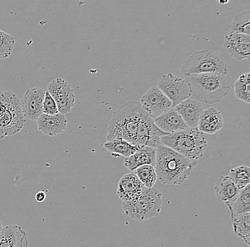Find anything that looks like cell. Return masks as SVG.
Instances as JSON below:
<instances>
[{"instance_id": "23", "label": "cell", "mask_w": 250, "mask_h": 247, "mask_svg": "<svg viewBox=\"0 0 250 247\" xmlns=\"http://www.w3.org/2000/svg\"><path fill=\"white\" fill-rule=\"evenodd\" d=\"M232 231L242 239L248 246L250 245V213L242 214L232 220Z\"/></svg>"}, {"instance_id": "16", "label": "cell", "mask_w": 250, "mask_h": 247, "mask_svg": "<svg viewBox=\"0 0 250 247\" xmlns=\"http://www.w3.org/2000/svg\"><path fill=\"white\" fill-rule=\"evenodd\" d=\"M27 237L21 226L8 225L0 232V247H29Z\"/></svg>"}, {"instance_id": "30", "label": "cell", "mask_w": 250, "mask_h": 247, "mask_svg": "<svg viewBox=\"0 0 250 247\" xmlns=\"http://www.w3.org/2000/svg\"><path fill=\"white\" fill-rule=\"evenodd\" d=\"M42 112L46 115H56V114L59 113L57 105L55 102L54 98L48 93V90L45 91Z\"/></svg>"}, {"instance_id": "2", "label": "cell", "mask_w": 250, "mask_h": 247, "mask_svg": "<svg viewBox=\"0 0 250 247\" xmlns=\"http://www.w3.org/2000/svg\"><path fill=\"white\" fill-rule=\"evenodd\" d=\"M156 152L154 169L157 179L164 184L180 185L184 183L193 169L192 161L165 145L158 146Z\"/></svg>"}, {"instance_id": "27", "label": "cell", "mask_w": 250, "mask_h": 247, "mask_svg": "<svg viewBox=\"0 0 250 247\" xmlns=\"http://www.w3.org/2000/svg\"><path fill=\"white\" fill-rule=\"evenodd\" d=\"M239 190L250 184V168L246 165H240L236 168L231 169L228 176Z\"/></svg>"}, {"instance_id": "18", "label": "cell", "mask_w": 250, "mask_h": 247, "mask_svg": "<svg viewBox=\"0 0 250 247\" xmlns=\"http://www.w3.org/2000/svg\"><path fill=\"white\" fill-rule=\"evenodd\" d=\"M223 127V118L221 112L215 108L205 109L198 121L197 129L203 134H215Z\"/></svg>"}, {"instance_id": "1", "label": "cell", "mask_w": 250, "mask_h": 247, "mask_svg": "<svg viewBox=\"0 0 250 247\" xmlns=\"http://www.w3.org/2000/svg\"><path fill=\"white\" fill-rule=\"evenodd\" d=\"M185 80L190 88V96L205 104L220 102L229 93L231 88L229 73L188 75Z\"/></svg>"}, {"instance_id": "7", "label": "cell", "mask_w": 250, "mask_h": 247, "mask_svg": "<svg viewBox=\"0 0 250 247\" xmlns=\"http://www.w3.org/2000/svg\"><path fill=\"white\" fill-rule=\"evenodd\" d=\"M162 206V193L155 188H146L145 192L136 199L122 203L125 215L139 222L156 217L160 213Z\"/></svg>"}, {"instance_id": "10", "label": "cell", "mask_w": 250, "mask_h": 247, "mask_svg": "<svg viewBox=\"0 0 250 247\" xmlns=\"http://www.w3.org/2000/svg\"><path fill=\"white\" fill-rule=\"evenodd\" d=\"M168 135V134L161 131L156 126L154 119L145 112L141 117L139 123L136 137V146L139 148L151 147L156 148L159 145H162L161 143V138Z\"/></svg>"}, {"instance_id": "4", "label": "cell", "mask_w": 250, "mask_h": 247, "mask_svg": "<svg viewBox=\"0 0 250 247\" xmlns=\"http://www.w3.org/2000/svg\"><path fill=\"white\" fill-rule=\"evenodd\" d=\"M161 143L193 161L203 157L207 148L206 136L197 128H188L161 138Z\"/></svg>"}, {"instance_id": "31", "label": "cell", "mask_w": 250, "mask_h": 247, "mask_svg": "<svg viewBox=\"0 0 250 247\" xmlns=\"http://www.w3.org/2000/svg\"><path fill=\"white\" fill-rule=\"evenodd\" d=\"M46 194L44 192H38L36 194V200H37V202H42L46 200Z\"/></svg>"}, {"instance_id": "15", "label": "cell", "mask_w": 250, "mask_h": 247, "mask_svg": "<svg viewBox=\"0 0 250 247\" xmlns=\"http://www.w3.org/2000/svg\"><path fill=\"white\" fill-rule=\"evenodd\" d=\"M181 115L188 127L197 128L201 114L205 110L202 103L193 98H188L173 108Z\"/></svg>"}, {"instance_id": "9", "label": "cell", "mask_w": 250, "mask_h": 247, "mask_svg": "<svg viewBox=\"0 0 250 247\" xmlns=\"http://www.w3.org/2000/svg\"><path fill=\"white\" fill-rule=\"evenodd\" d=\"M140 103L144 111L153 119L173 109L171 100L156 86L148 89L141 98Z\"/></svg>"}, {"instance_id": "29", "label": "cell", "mask_w": 250, "mask_h": 247, "mask_svg": "<svg viewBox=\"0 0 250 247\" xmlns=\"http://www.w3.org/2000/svg\"><path fill=\"white\" fill-rule=\"evenodd\" d=\"M15 40L12 35L0 30V59H7L12 54Z\"/></svg>"}, {"instance_id": "13", "label": "cell", "mask_w": 250, "mask_h": 247, "mask_svg": "<svg viewBox=\"0 0 250 247\" xmlns=\"http://www.w3.org/2000/svg\"><path fill=\"white\" fill-rule=\"evenodd\" d=\"M224 48L230 57L235 60H249L250 36L230 32L225 38Z\"/></svg>"}, {"instance_id": "32", "label": "cell", "mask_w": 250, "mask_h": 247, "mask_svg": "<svg viewBox=\"0 0 250 247\" xmlns=\"http://www.w3.org/2000/svg\"><path fill=\"white\" fill-rule=\"evenodd\" d=\"M2 224H1V222L0 221V232H1V229H2Z\"/></svg>"}, {"instance_id": "5", "label": "cell", "mask_w": 250, "mask_h": 247, "mask_svg": "<svg viewBox=\"0 0 250 247\" xmlns=\"http://www.w3.org/2000/svg\"><path fill=\"white\" fill-rule=\"evenodd\" d=\"M181 72L184 76L201 73H229L226 58L210 50L196 51L183 62Z\"/></svg>"}, {"instance_id": "20", "label": "cell", "mask_w": 250, "mask_h": 247, "mask_svg": "<svg viewBox=\"0 0 250 247\" xmlns=\"http://www.w3.org/2000/svg\"><path fill=\"white\" fill-rule=\"evenodd\" d=\"M156 154V148L151 147L140 148L137 153L125 158L124 165L131 172L142 165H150L154 167Z\"/></svg>"}, {"instance_id": "17", "label": "cell", "mask_w": 250, "mask_h": 247, "mask_svg": "<svg viewBox=\"0 0 250 247\" xmlns=\"http://www.w3.org/2000/svg\"><path fill=\"white\" fill-rule=\"evenodd\" d=\"M38 129L45 135L54 137L66 130L67 120L65 115L42 114L37 120Z\"/></svg>"}, {"instance_id": "25", "label": "cell", "mask_w": 250, "mask_h": 247, "mask_svg": "<svg viewBox=\"0 0 250 247\" xmlns=\"http://www.w3.org/2000/svg\"><path fill=\"white\" fill-rule=\"evenodd\" d=\"M250 73H242L234 84L236 98L246 104L250 103Z\"/></svg>"}, {"instance_id": "8", "label": "cell", "mask_w": 250, "mask_h": 247, "mask_svg": "<svg viewBox=\"0 0 250 247\" xmlns=\"http://www.w3.org/2000/svg\"><path fill=\"white\" fill-rule=\"evenodd\" d=\"M156 87L171 100L173 108L191 96L187 81L172 73H167L160 78Z\"/></svg>"}, {"instance_id": "6", "label": "cell", "mask_w": 250, "mask_h": 247, "mask_svg": "<svg viewBox=\"0 0 250 247\" xmlns=\"http://www.w3.org/2000/svg\"><path fill=\"white\" fill-rule=\"evenodd\" d=\"M25 121L20 100L15 93L0 92V138L20 132Z\"/></svg>"}, {"instance_id": "12", "label": "cell", "mask_w": 250, "mask_h": 247, "mask_svg": "<svg viewBox=\"0 0 250 247\" xmlns=\"http://www.w3.org/2000/svg\"><path fill=\"white\" fill-rule=\"evenodd\" d=\"M45 91L39 87L31 88L25 92L20 101L21 112L25 119L37 120L43 114Z\"/></svg>"}, {"instance_id": "33", "label": "cell", "mask_w": 250, "mask_h": 247, "mask_svg": "<svg viewBox=\"0 0 250 247\" xmlns=\"http://www.w3.org/2000/svg\"><path fill=\"white\" fill-rule=\"evenodd\" d=\"M228 1H219V3H220V4H227V3H228Z\"/></svg>"}, {"instance_id": "14", "label": "cell", "mask_w": 250, "mask_h": 247, "mask_svg": "<svg viewBox=\"0 0 250 247\" xmlns=\"http://www.w3.org/2000/svg\"><path fill=\"white\" fill-rule=\"evenodd\" d=\"M146 190L133 172L122 177L117 185V195L123 202L131 201L140 197Z\"/></svg>"}, {"instance_id": "28", "label": "cell", "mask_w": 250, "mask_h": 247, "mask_svg": "<svg viewBox=\"0 0 250 247\" xmlns=\"http://www.w3.org/2000/svg\"><path fill=\"white\" fill-rule=\"evenodd\" d=\"M231 32L238 34H250V12L244 11L234 17L230 26Z\"/></svg>"}, {"instance_id": "21", "label": "cell", "mask_w": 250, "mask_h": 247, "mask_svg": "<svg viewBox=\"0 0 250 247\" xmlns=\"http://www.w3.org/2000/svg\"><path fill=\"white\" fill-rule=\"evenodd\" d=\"M214 190L218 201L226 204L232 202L237 198L240 191L228 176L220 177L217 181Z\"/></svg>"}, {"instance_id": "11", "label": "cell", "mask_w": 250, "mask_h": 247, "mask_svg": "<svg viewBox=\"0 0 250 247\" xmlns=\"http://www.w3.org/2000/svg\"><path fill=\"white\" fill-rule=\"evenodd\" d=\"M46 90L54 98L59 113L65 115L70 112L74 106L75 94L68 82L62 79L53 80L47 87Z\"/></svg>"}, {"instance_id": "19", "label": "cell", "mask_w": 250, "mask_h": 247, "mask_svg": "<svg viewBox=\"0 0 250 247\" xmlns=\"http://www.w3.org/2000/svg\"><path fill=\"white\" fill-rule=\"evenodd\" d=\"M154 121L161 131L168 134L189 128L174 109H171L168 112H164L162 115L154 119Z\"/></svg>"}, {"instance_id": "24", "label": "cell", "mask_w": 250, "mask_h": 247, "mask_svg": "<svg viewBox=\"0 0 250 247\" xmlns=\"http://www.w3.org/2000/svg\"><path fill=\"white\" fill-rule=\"evenodd\" d=\"M104 148L107 151L110 152L112 155H118L126 157H129L134 153H137L140 148L131 145L124 140H113L107 141L104 144Z\"/></svg>"}, {"instance_id": "22", "label": "cell", "mask_w": 250, "mask_h": 247, "mask_svg": "<svg viewBox=\"0 0 250 247\" xmlns=\"http://www.w3.org/2000/svg\"><path fill=\"white\" fill-rule=\"evenodd\" d=\"M230 212L231 220L237 215L250 212V184L239 191L238 195L229 204H226Z\"/></svg>"}, {"instance_id": "26", "label": "cell", "mask_w": 250, "mask_h": 247, "mask_svg": "<svg viewBox=\"0 0 250 247\" xmlns=\"http://www.w3.org/2000/svg\"><path fill=\"white\" fill-rule=\"evenodd\" d=\"M133 173L137 176L140 182L147 189L153 188L157 180L155 169L152 165H142L135 169Z\"/></svg>"}, {"instance_id": "3", "label": "cell", "mask_w": 250, "mask_h": 247, "mask_svg": "<svg viewBox=\"0 0 250 247\" xmlns=\"http://www.w3.org/2000/svg\"><path fill=\"white\" fill-rule=\"evenodd\" d=\"M145 112L140 101H129L120 106L109 120L107 141L120 139L136 146L139 123Z\"/></svg>"}]
</instances>
